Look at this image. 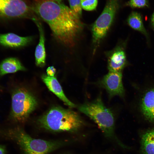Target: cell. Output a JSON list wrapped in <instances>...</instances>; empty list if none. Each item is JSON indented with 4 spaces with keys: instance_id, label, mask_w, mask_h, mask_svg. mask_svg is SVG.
I'll use <instances>...</instances> for the list:
<instances>
[{
    "instance_id": "6da1fadb",
    "label": "cell",
    "mask_w": 154,
    "mask_h": 154,
    "mask_svg": "<svg viewBox=\"0 0 154 154\" xmlns=\"http://www.w3.org/2000/svg\"><path fill=\"white\" fill-rule=\"evenodd\" d=\"M33 11L50 27L56 38L68 46H74L82 28L80 17L68 7L52 0H37Z\"/></svg>"
},
{
    "instance_id": "7a4b0ae2",
    "label": "cell",
    "mask_w": 154,
    "mask_h": 154,
    "mask_svg": "<svg viewBox=\"0 0 154 154\" xmlns=\"http://www.w3.org/2000/svg\"><path fill=\"white\" fill-rule=\"evenodd\" d=\"M41 127L55 132H74L84 124L76 112L60 106H54L41 116L38 120Z\"/></svg>"
},
{
    "instance_id": "3957f363",
    "label": "cell",
    "mask_w": 154,
    "mask_h": 154,
    "mask_svg": "<svg viewBox=\"0 0 154 154\" xmlns=\"http://www.w3.org/2000/svg\"><path fill=\"white\" fill-rule=\"evenodd\" d=\"M78 108L97 124L106 137L115 140L122 147L126 148L116 137L113 114L110 109L104 105L100 96L92 102L80 105Z\"/></svg>"
},
{
    "instance_id": "277c9868",
    "label": "cell",
    "mask_w": 154,
    "mask_h": 154,
    "mask_svg": "<svg viewBox=\"0 0 154 154\" xmlns=\"http://www.w3.org/2000/svg\"><path fill=\"white\" fill-rule=\"evenodd\" d=\"M9 136L17 143L25 154H48L61 145L58 142L33 138L20 128L11 131Z\"/></svg>"
},
{
    "instance_id": "5b68a950",
    "label": "cell",
    "mask_w": 154,
    "mask_h": 154,
    "mask_svg": "<svg viewBox=\"0 0 154 154\" xmlns=\"http://www.w3.org/2000/svg\"><path fill=\"white\" fill-rule=\"evenodd\" d=\"M37 104L36 98L29 91L23 88L17 89L11 97L13 118L17 122L25 121L35 109Z\"/></svg>"
},
{
    "instance_id": "8992f818",
    "label": "cell",
    "mask_w": 154,
    "mask_h": 154,
    "mask_svg": "<svg viewBox=\"0 0 154 154\" xmlns=\"http://www.w3.org/2000/svg\"><path fill=\"white\" fill-rule=\"evenodd\" d=\"M119 6L118 0H108L102 13L93 24L92 31L95 44L97 45L106 35Z\"/></svg>"
},
{
    "instance_id": "52a82bcc",
    "label": "cell",
    "mask_w": 154,
    "mask_h": 154,
    "mask_svg": "<svg viewBox=\"0 0 154 154\" xmlns=\"http://www.w3.org/2000/svg\"><path fill=\"white\" fill-rule=\"evenodd\" d=\"M32 7L25 0H0V18L12 19L35 17Z\"/></svg>"
},
{
    "instance_id": "ba28073f",
    "label": "cell",
    "mask_w": 154,
    "mask_h": 154,
    "mask_svg": "<svg viewBox=\"0 0 154 154\" xmlns=\"http://www.w3.org/2000/svg\"><path fill=\"white\" fill-rule=\"evenodd\" d=\"M137 106L141 117L154 124V81L146 85L139 92Z\"/></svg>"
},
{
    "instance_id": "9c48e42d",
    "label": "cell",
    "mask_w": 154,
    "mask_h": 154,
    "mask_svg": "<svg viewBox=\"0 0 154 154\" xmlns=\"http://www.w3.org/2000/svg\"><path fill=\"white\" fill-rule=\"evenodd\" d=\"M122 78V72H109L99 81L98 84L106 90L110 98L116 96L123 98L125 90Z\"/></svg>"
},
{
    "instance_id": "30bf717a",
    "label": "cell",
    "mask_w": 154,
    "mask_h": 154,
    "mask_svg": "<svg viewBox=\"0 0 154 154\" xmlns=\"http://www.w3.org/2000/svg\"><path fill=\"white\" fill-rule=\"evenodd\" d=\"M41 78L49 90L62 100L65 105L71 108L76 107L75 105L67 98L55 77L49 76L45 74L42 75Z\"/></svg>"
},
{
    "instance_id": "8fae6325",
    "label": "cell",
    "mask_w": 154,
    "mask_h": 154,
    "mask_svg": "<svg viewBox=\"0 0 154 154\" xmlns=\"http://www.w3.org/2000/svg\"><path fill=\"white\" fill-rule=\"evenodd\" d=\"M32 20L37 27L39 34V41L35 52V64L38 66L43 67L45 65L46 58L44 31L41 23L37 18L35 17Z\"/></svg>"
},
{
    "instance_id": "7c38bea8",
    "label": "cell",
    "mask_w": 154,
    "mask_h": 154,
    "mask_svg": "<svg viewBox=\"0 0 154 154\" xmlns=\"http://www.w3.org/2000/svg\"><path fill=\"white\" fill-rule=\"evenodd\" d=\"M126 63V57L124 51L122 48L117 47L112 52L108 57L109 71L122 72Z\"/></svg>"
},
{
    "instance_id": "4fadbf2b",
    "label": "cell",
    "mask_w": 154,
    "mask_h": 154,
    "mask_svg": "<svg viewBox=\"0 0 154 154\" xmlns=\"http://www.w3.org/2000/svg\"><path fill=\"white\" fill-rule=\"evenodd\" d=\"M33 39L32 36L21 37L12 33L0 34V44L8 47L23 46L29 43Z\"/></svg>"
},
{
    "instance_id": "5bb4252c",
    "label": "cell",
    "mask_w": 154,
    "mask_h": 154,
    "mask_svg": "<svg viewBox=\"0 0 154 154\" xmlns=\"http://www.w3.org/2000/svg\"><path fill=\"white\" fill-rule=\"evenodd\" d=\"M141 154H154V127L147 129L141 135Z\"/></svg>"
},
{
    "instance_id": "9a60e30c",
    "label": "cell",
    "mask_w": 154,
    "mask_h": 154,
    "mask_svg": "<svg viewBox=\"0 0 154 154\" xmlns=\"http://www.w3.org/2000/svg\"><path fill=\"white\" fill-rule=\"evenodd\" d=\"M26 69L17 58H7L0 64V75L3 76L9 73H13L19 71H25Z\"/></svg>"
},
{
    "instance_id": "2e32d148",
    "label": "cell",
    "mask_w": 154,
    "mask_h": 154,
    "mask_svg": "<svg viewBox=\"0 0 154 154\" xmlns=\"http://www.w3.org/2000/svg\"><path fill=\"white\" fill-rule=\"evenodd\" d=\"M127 22L132 29L139 31L145 35H147L140 15L136 12H132L129 15Z\"/></svg>"
},
{
    "instance_id": "e0dca14e",
    "label": "cell",
    "mask_w": 154,
    "mask_h": 154,
    "mask_svg": "<svg viewBox=\"0 0 154 154\" xmlns=\"http://www.w3.org/2000/svg\"><path fill=\"white\" fill-rule=\"evenodd\" d=\"M82 8L87 11L95 10L97 5L98 0H80Z\"/></svg>"
},
{
    "instance_id": "ac0fdd59",
    "label": "cell",
    "mask_w": 154,
    "mask_h": 154,
    "mask_svg": "<svg viewBox=\"0 0 154 154\" xmlns=\"http://www.w3.org/2000/svg\"><path fill=\"white\" fill-rule=\"evenodd\" d=\"M70 9L80 17L82 14V7L80 0H68Z\"/></svg>"
},
{
    "instance_id": "d6986e66",
    "label": "cell",
    "mask_w": 154,
    "mask_h": 154,
    "mask_svg": "<svg viewBox=\"0 0 154 154\" xmlns=\"http://www.w3.org/2000/svg\"><path fill=\"white\" fill-rule=\"evenodd\" d=\"M127 5L132 8H142L148 6L147 0H130Z\"/></svg>"
},
{
    "instance_id": "ffe728a7",
    "label": "cell",
    "mask_w": 154,
    "mask_h": 154,
    "mask_svg": "<svg viewBox=\"0 0 154 154\" xmlns=\"http://www.w3.org/2000/svg\"><path fill=\"white\" fill-rule=\"evenodd\" d=\"M56 72V69L53 66H50L48 67L46 70V74L49 76H54Z\"/></svg>"
},
{
    "instance_id": "44dd1931",
    "label": "cell",
    "mask_w": 154,
    "mask_h": 154,
    "mask_svg": "<svg viewBox=\"0 0 154 154\" xmlns=\"http://www.w3.org/2000/svg\"><path fill=\"white\" fill-rule=\"evenodd\" d=\"M7 150L5 145H0V154H6Z\"/></svg>"
},
{
    "instance_id": "7402d4cb",
    "label": "cell",
    "mask_w": 154,
    "mask_h": 154,
    "mask_svg": "<svg viewBox=\"0 0 154 154\" xmlns=\"http://www.w3.org/2000/svg\"><path fill=\"white\" fill-rule=\"evenodd\" d=\"M151 21L152 24V25L154 27V12L152 15L151 19Z\"/></svg>"
},
{
    "instance_id": "603a6c76",
    "label": "cell",
    "mask_w": 154,
    "mask_h": 154,
    "mask_svg": "<svg viewBox=\"0 0 154 154\" xmlns=\"http://www.w3.org/2000/svg\"><path fill=\"white\" fill-rule=\"evenodd\" d=\"M56 2L57 3H60L62 0H52Z\"/></svg>"
}]
</instances>
